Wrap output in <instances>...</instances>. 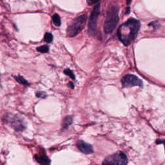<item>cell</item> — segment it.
<instances>
[{"mask_svg":"<svg viewBox=\"0 0 165 165\" xmlns=\"http://www.w3.org/2000/svg\"><path fill=\"white\" fill-rule=\"evenodd\" d=\"M100 0H86V1H87V3L89 5H91L92 4L95 3H97Z\"/></svg>","mask_w":165,"mask_h":165,"instance_id":"17","label":"cell"},{"mask_svg":"<svg viewBox=\"0 0 165 165\" xmlns=\"http://www.w3.org/2000/svg\"><path fill=\"white\" fill-rule=\"evenodd\" d=\"M76 146L77 148L79 150V151L85 155L92 154L94 152L93 146L91 144L83 141L82 140L78 141L77 142Z\"/></svg>","mask_w":165,"mask_h":165,"instance_id":"8","label":"cell"},{"mask_svg":"<svg viewBox=\"0 0 165 165\" xmlns=\"http://www.w3.org/2000/svg\"><path fill=\"white\" fill-rule=\"evenodd\" d=\"M128 159L124 152L119 151L104 159L102 165H127Z\"/></svg>","mask_w":165,"mask_h":165,"instance_id":"4","label":"cell"},{"mask_svg":"<svg viewBox=\"0 0 165 165\" xmlns=\"http://www.w3.org/2000/svg\"><path fill=\"white\" fill-rule=\"evenodd\" d=\"M64 73L67 75V76H68L69 77H70L71 79H72L73 80H74L75 79H76V77H75L74 76V74L73 73V72L70 69H69V68H67V69H65V71H64Z\"/></svg>","mask_w":165,"mask_h":165,"instance_id":"15","label":"cell"},{"mask_svg":"<svg viewBox=\"0 0 165 165\" xmlns=\"http://www.w3.org/2000/svg\"><path fill=\"white\" fill-rule=\"evenodd\" d=\"M86 21H87L86 14H83L74 19L67 29L68 36L70 38L74 37L79 34L85 26Z\"/></svg>","mask_w":165,"mask_h":165,"instance_id":"3","label":"cell"},{"mask_svg":"<svg viewBox=\"0 0 165 165\" xmlns=\"http://www.w3.org/2000/svg\"><path fill=\"white\" fill-rule=\"evenodd\" d=\"M129 13H130V7H127V12H126V14H128Z\"/></svg>","mask_w":165,"mask_h":165,"instance_id":"20","label":"cell"},{"mask_svg":"<svg viewBox=\"0 0 165 165\" xmlns=\"http://www.w3.org/2000/svg\"><path fill=\"white\" fill-rule=\"evenodd\" d=\"M3 121L7 124L9 125L11 128H13L14 130L17 132L23 131L26 128L23 119L18 115L8 113V114L5 116Z\"/></svg>","mask_w":165,"mask_h":165,"instance_id":"5","label":"cell"},{"mask_svg":"<svg viewBox=\"0 0 165 165\" xmlns=\"http://www.w3.org/2000/svg\"><path fill=\"white\" fill-rule=\"evenodd\" d=\"M73 117L71 116H66L65 119L63 121V123H62V128L61 130L63 132L65 130H67V129L68 128V127L72 124L73 123Z\"/></svg>","mask_w":165,"mask_h":165,"instance_id":"10","label":"cell"},{"mask_svg":"<svg viewBox=\"0 0 165 165\" xmlns=\"http://www.w3.org/2000/svg\"><path fill=\"white\" fill-rule=\"evenodd\" d=\"M101 10V4L98 3L95 6L93 9L91 17H90L88 22V33L90 35L93 36L95 34L97 29V22L98 17L100 14Z\"/></svg>","mask_w":165,"mask_h":165,"instance_id":"6","label":"cell"},{"mask_svg":"<svg viewBox=\"0 0 165 165\" xmlns=\"http://www.w3.org/2000/svg\"><path fill=\"white\" fill-rule=\"evenodd\" d=\"M36 97L39 98H43V99H45L47 97V95L44 92H37L36 94Z\"/></svg>","mask_w":165,"mask_h":165,"instance_id":"16","label":"cell"},{"mask_svg":"<svg viewBox=\"0 0 165 165\" xmlns=\"http://www.w3.org/2000/svg\"><path fill=\"white\" fill-rule=\"evenodd\" d=\"M122 85L123 88L132 86H143V81L139 77L133 74H127L122 78Z\"/></svg>","mask_w":165,"mask_h":165,"instance_id":"7","label":"cell"},{"mask_svg":"<svg viewBox=\"0 0 165 165\" xmlns=\"http://www.w3.org/2000/svg\"><path fill=\"white\" fill-rule=\"evenodd\" d=\"M141 23L139 21L130 18L120 26L118 29V37L119 40L125 46H128L136 38Z\"/></svg>","mask_w":165,"mask_h":165,"instance_id":"1","label":"cell"},{"mask_svg":"<svg viewBox=\"0 0 165 165\" xmlns=\"http://www.w3.org/2000/svg\"><path fill=\"white\" fill-rule=\"evenodd\" d=\"M34 158L36 161L40 165H50L51 161L48 157V156L45 154L41 155H35Z\"/></svg>","mask_w":165,"mask_h":165,"instance_id":"9","label":"cell"},{"mask_svg":"<svg viewBox=\"0 0 165 165\" xmlns=\"http://www.w3.org/2000/svg\"><path fill=\"white\" fill-rule=\"evenodd\" d=\"M14 78L16 79V80L17 81V82L21 83V84H22V85H25V86H29V83L26 81V80L24 79V78L22 76H14Z\"/></svg>","mask_w":165,"mask_h":165,"instance_id":"12","label":"cell"},{"mask_svg":"<svg viewBox=\"0 0 165 165\" xmlns=\"http://www.w3.org/2000/svg\"><path fill=\"white\" fill-rule=\"evenodd\" d=\"M37 50L38 52H41V53H47L49 52V47L47 45H43L40 47L37 48Z\"/></svg>","mask_w":165,"mask_h":165,"instance_id":"14","label":"cell"},{"mask_svg":"<svg viewBox=\"0 0 165 165\" xmlns=\"http://www.w3.org/2000/svg\"><path fill=\"white\" fill-rule=\"evenodd\" d=\"M119 7L111 5L108 8L106 20L104 25V31L106 34H111L118 25L119 22Z\"/></svg>","mask_w":165,"mask_h":165,"instance_id":"2","label":"cell"},{"mask_svg":"<svg viewBox=\"0 0 165 165\" xmlns=\"http://www.w3.org/2000/svg\"><path fill=\"white\" fill-rule=\"evenodd\" d=\"M156 143H157V145L163 144V145H164V149H165V140H157L156 141Z\"/></svg>","mask_w":165,"mask_h":165,"instance_id":"18","label":"cell"},{"mask_svg":"<svg viewBox=\"0 0 165 165\" xmlns=\"http://www.w3.org/2000/svg\"><path fill=\"white\" fill-rule=\"evenodd\" d=\"M44 39H45V41L47 43H50L53 41V36L52 34H51V33L47 32L46 33L45 35Z\"/></svg>","mask_w":165,"mask_h":165,"instance_id":"13","label":"cell"},{"mask_svg":"<svg viewBox=\"0 0 165 165\" xmlns=\"http://www.w3.org/2000/svg\"><path fill=\"white\" fill-rule=\"evenodd\" d=\"M69 85H70V86H71V88H74V84L72 83V82H70L69 83Z\"/></svg>","mask_w":165,"mask_h":165,"instance_id":"19","label":"cell"},{"mask_svg":"<svg viewBox=\"0 0 165 165\" xmlns=\"http://www.w3.org/2000/svg\"><path fill=\"white\" fill-rule=\"evenodd\" d=\"M52 22L57 26H59L61 25V19H60V17L58 14H55L54 15L52 16Z\"/></svg>","mask_w":165,"mask_h":165,"instance_id":"11","label":"cell"}]
</instances>
